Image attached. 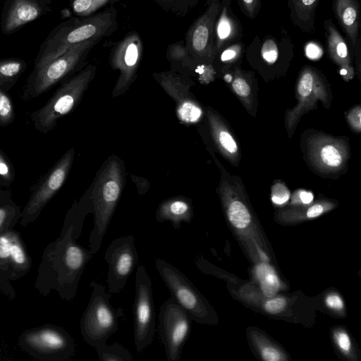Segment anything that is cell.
Here are the masks:
<instances>
[{
  "label": "cell",
  "instance_id": "cell-1",
  "mask_svg": "<svg viewBox=\"0 0 361 361\" xmlns=\"http://www.w3.org/2000/svg\"><path fill=\"white\" fill-rule=\"evenodd\" d=\"M117 14V10L110 6L103 11L60 23L41 45L35 68L59 57L74 45L89 40L100 41L112 35L118 28Z\"/></svg>",
  "mask_w": 361,
  "mask_h": 361
},
{
  "label": "cell",
  "instance_id": "cell-2",
  "mask_svg": "<svg viewBox=\"0 0 361 361\" xmlns=\"http://www.w3.org/2000/svg\"><path fill=\"white\" fill-rule=\"evenodd\" d=\"M125 178L124 162L118 156L111 155L103 163L89 188L94 221L89 250L93 255L100 249L121 197Z\"/></svg>",
  "mask_w": 361,
  "mask_h": 361
},
{
  "label": "cell",
  "instance_id": "cell-3",
  "mask_svg": "<svg viewBox=\"0 0 361 361\" xmlns=\"http://www.w3.org/2000/svg\"><path fill=\"white\" fill-rule=\"evenodd\" d=\"M96 71L95 65L88 64L66 81L42 107L31 114L34 127L43 133L52 130L60 118L79 104Z\"/></svg>",
  "mask_w": 361,
  "mask_h": 361
},
{
  "label": "cell",
  "instance_id": "cell-4",
  "mask_svg": "<svg viewBox=\"0 0 361 361\" xmlns=\"http://www.w3.org/2000/svg\"><path fill=\"white\" fill-rule=\"evenodd\" d=\"M90 301L81 319V333L84 340L94 348L105 343L118 329L121 308L115 309L110 302V293L100 283L92 281Z\"/></svg>",
  "mask_w": 361,
  "mask_h": 361
},
{
  "label": "cell",
  "instance_id": "cell-5",
  "mask_svg": "<svg viewBox=\"0 0 361 361\" xmlns=\"http://www.w3.org/2000/svg\"><path fill=\"white\" fill-rule=\"evenodd\" d=\"M99 40H89L73 46L47 64L34 68L24 91V98L39 96L66 76L82 68L92 49Z\"/></svg>",
  "mask_w": 361,
  "mask_h": 361
},
{
  "label": "cell",
  "instance_id": "cell-6",
  "mask_svg": "<svg viewBox=\"0 0 361 361\" xmlns=\"http://www.w3.org/2000/svg\"><path fill=\"white\" fill-rule=\"evenodd\" d=\"M133 305L134 344L137 353L152 343L155 332V308L152 285L145 267L136 269Z\"/></svg>",
  "mask_w": 361,
  "mask_h": 361
},
{
  "label": "cell",
  "instance_id": "cell-7",
  "mask_svg": "<svg viewBox=\"0 0 361 361\" xmlns=\"http://www.w3.org/2000/svg\"><path fill=\"white\" fill-rule=\"evenodd\" d=\"M155 267L168 288L171 298L187 312L192 320L203 322L209 310L204 299L188 277L173 264L158 258Z\"/></svg>",
  "mask_w": 361,
  "mask_h": 361
},
{
  "label": "cell",
  "instance_id": "cell-8",
  "mask_svg": "<svg viewBox=\"0 0 361 361\" xmlns=\"http://www.w3.org/2000/svg\"><path fill=\"white\" fill-rule=\"evenodd\" d=\"M221 0H207L204 11L188 27L184 42L188 54L197 64H210L215 51V23Z\"/></svg>",
  "mask_w": 361,
  "mask_h": 361
},
{
  "label": "cell",
  "instance_id": "cell-9",
  "mask_svg": "<svg viewBox=\"0 0 361 361\" xmlns=\"http://www.w3.org/2000/svg\"><path fill=\"white\" fill-rule=\"evenodd\" d=\"M143 54L142 38L135 30L130 31L114 43L109 54V64L119 75L112 92L113 98L123 94L137 78Z\"/></svg>",
  "mask_w": 361,
  "mask_h": 361
},
{
  "label": "cell",
  "instance_id": "cell-10",
  "mask_svg": "<svg viewBox=\"0 0 361 361\" xmlns=\"http://www.w3.org/2000/svg\"><path fill=\"white\" fill-rule=\"evenodd\" d=\"M192 319L171 298L161 306L159 334L167 361H179L182 350L191 330Z\"/></svg>",
  "mask_w": 361,
  "mask_h": 361
},
{
  "label": "cell",
  "instance_id": "cell-11",
  "mask_svg": "<svg viewBox=\"0 0 361 361\" xmlns=\"http://www.w3.org/2000/svg\"><path fill=\"white\" fill-rule=\"evenodd\" d=\"M104 259L109 267L107 291L112 294L119 293L139 260L134 236L129 235L113 240L106 250Z\"/></svg>",
  "mask_w": 361,
  "mask_h": 361
},
{
  "label": "cell",
  "instance_id": "cell-12",
  "mask_svg": "<svg viewBox=\"0 0 361 361\" xmlns=\"http://www.w3.org/2000/svg\"><path fill=\"white\" fill-rule=\"evenodd\" d=\"M153 78L176 102L178 120L184 124L197 122L202 111L190 92L191 80L188 75L173 71L152 73Z\"/></svg>",
  "mask_w": 361,
  "mask_h": 361
},
{
  "label": "cell",
  "instance_id": "cell-13",
  "mask_svg": "<svg viewBox=\"0 0 361 361\" xmlns=\"http://www.w3.org/2000/svg\"><path fill=\"white\" fill-rule=\"evenodd\" d=\"M60 250L59 265L61 281L65 296L73 297L79 280L87 262L93 255L73 240L74 227L71 225Z\"/></svg>",
  "mask_w": 361,
  "mask_h": 361
},
{
  "label": "cell",
  "instance_id": "cell-14",
  "mask_svg": "<svg viewBox=\"0 0 361 361\" xmlns=\"http://www.w3.org/2000/svg\"><path fill=\"white\" fill-rule=\"evenodd\" d=\"M74 156V149H68L47 173L26 205V217H34L61 189L71 169Z\"/></svg>",
  "mask_w": 361,
  "mask_h": 361
},
{
  "label": "cell",
  "instance_id": "cell-15",
  "mask_svg": "<svg viewBox=\"0 0 361 361\" xmlns=\"http://www.w3.org/2000/svg\"><path fill=\"white\" fill-rule=\"evenodd\" d=\"M215 51L217 54L242 36V28L231 8V0H221L215 23Z\"/></svg>",
  "mask_w": 361,
  "mask_h": 361
},
{
  "label": "cell",
  "instance_id": "cell-16",
  "mask_svg": "<svg viewBox=\"0 0 361 361\" xmlns=\"http://www.w3.org/2000/svg\"><path fill=\"white\" fill-rule=\"evenodd\" d=\"M44 13L42 5L36 0H12L3 20L5 34L15 32Z\"/></svg>",
  "mask_w": 361,
  "mask_h": 361
},
{
  "label": "cell",
  "instance_id": "cell-17",
  "mask_svg": "<svg viewBox=\"0 0 361 361\" xmlns=\"http://www.w3.org/2000/svg\"><path fill=\"white\" fill-rule=\"evenodd\" d=\"M193 216L191 200L183 195H176L162 201L155 213L159 222L170 221L175 229L180 228L181 223H190Z\"/></svg>",
  "mask_w": 361,
  "mask_h": 361
},
{
  "label": "cell",
  "instance_id": "cell-18",
  "mask_svg": "<svg viewBox=\"0 0 361 361\" xmlns=\"http://www.w3.org/2000/svg\"><path fill=\"white\" fill-rule=\"evenodd\" d=\"M333 8L343 30L355 47L359 34L360 6L357 0H334Z\"/></svg>",
  "mask_w": 361,
  "mask_h": 361
},
{
  "label": "cell",
  "instance_id": "cell-19",
  "mask_svg": "<svg viewBox=\"0 0 361 361\" xmlns=\"http://www.w3.org/2000/svg\"><path fill=\"white\" fill-rule=\"evenodd\" d=\"M34 346L71 356L74 344L68 335L61 331L46 329L32 335L29 339Z\"/></svg>",
  "mask_w": 361,
  "mask_h": 361
},
{
  "label": "cell",
  "instance_id": "cell-20",
  "mask_svg": "<svg viewBox=\"0 0 361 361\" xmlns=\"http://www.w3.org/2000/svg\"><path fill=\"white\" fill-rule=\"evenodd\" d=\"M318 1L289 0L288 1L291 19L303 31L310 32L314 28Z\"/></svg>",
  "mask_w": 361,
  "mask_h": 361
},
{
  "label": "cell",
  "instance_id": "cell-21",
  "mask_svg": "<svg viewBox=\"0 0 361 361\" xmlns=\"http://www.w3.org/2000/svg\"><path fill=\"white\" fill-rule=\"evenodd\" d=\"M166 56L171 64V70L182 75H190L197 65L190 56L184 39L170 44Z\"/></svg>",
  "mask_w": 361,
  "mask_h": 361
},
{
  "label": "cell",
  "instance_id": "cell-22",
  "mask_svg": "<svg viewBox=\"0 0 361 361\" xmlns=\"http://www.w3.org/2000/svg\"><path fill=\"white\" fill-rule=\"evenodd\" d=\"M324 28L329 56L337 63L348 65L350 59L347 44L331 18L324 22Z\"/></svg>",
  "mask_w": 361,
  "mask_h": 361
},
{
  "label": "cell",
  "instance_id": "cell-23",
  "mask_svg": "<svg viewBox=\"0 0 361 361\" xmlns=\"http://www.w3.org/2000/svg\"><path fill=\"white\" fill-rule=\"evenodd\" d=\"M256 275L266 296L274 295L280 288L279 279L274 269L269 265L259 264L256 268Z\"/></svg>",
  "mask_w": 361,
  "mask_h": 361
},
{
  "label": "cell",
  "instance_id": "cell-24",
  "mask_svg": "<svg viewBox=\"0 0 361 361\" xmlns=\"http://www.w3.org/2000/svg\"><path fill=\"white\" fill-rule=\"evenodd\" d=\"M99 361H132V354L122 345L116 343L107 345L106 343L94 348Z\"/></svg>",
  "mask_w": 361,
  "mask_h": 361
},
{
  "label": "cell",
  "instance_id": "cell-25",
  "mask_svg": "<svg viewBox=\"0 0 361 361\" xmlns=\"http://www.w3.org/2000/svg\"><path fill=\"white\" fill-rule=\"evenodd\" d=\"M164 11L184 18L201 0H153Z\"/></svg>",
  "mask_w": 361,
  "mask_h": 361
},
{
  "label": "cell",
  "instance_id": "cell-26",
  "mask_svg": "<svg viewBox=\"0 0 361 361\" xmlns=\"http://www.w3.org/2000/svg\"><path fill=\"white\" fill-rule=\"evenodd\" d=\"M25 67V62L19 59L0 60V85L16 79Z\"/></svg>",
  "mask_w": 361,
  "mask_h": 361
},
{
  "label": "cell",
  "instance_id": "cell-27",
  "mask_svg": "<svg viewBox=\"0 0 361 361\" xmlns=\"http://www.w3.org/2000/svg\"><path fill=\"white\" fill-rule=\"evenodd\" d=\"M231 223L238 228H244L250 223V214L246 207L239 201H233L228 209Z\"/></svg>",
  "mask_w": 361,
  "mask_h": 361
},
{
  "label": "cell",
  "instance_id": "cell-28",
  "mask_svg": "<svg viewBox=\"0 0 361 361\" xmlns=\"http://www.w3.org/2000/svg\"><path fill=\"white\" fill-rule=\"evenodd\" d=\"M13 102L8 94L0 87V125L3 127L11 123L14 119Z\"/></svg>",
  "mask_w": 361,
  "mask_h": 361
},
{
  "label": "cell",
  "instance_id": "cell-29",
  "mask_svg": "<svg viewBox=\"0 0 361 361\" xmlns=\"http://www.w3.org/2000/svg\"><path fill=\"white\" fill-rule=\"evenodd\" d=\"M71 7L78 17L90 16L99 10L93 0H72Z\"/></svg>",
  "mask_w": 361,
  "mask_h": 361
},
{
  "label": "cell",
  "instance_id": "cell-30",
  "mask_svg": "<svg viewBox=\"0 0 361 361\" xmlns=\"http://www.w3.org/2000/svg\"><path fill=\"white\" fill-rule=\"evenodd\" d=\"M321 158L329 166H338L342 162L341 154L332 145H326L322 149Z\"/></svg>",
  "mask_w": 361,
  "mask_h": 361
},
{
  "label": "cell",
  "instance_id": "cell-31",
  "mask_svg": "<svg viewBox=\"0 0 361 361\" xmlns=\"http://www.w3.org/2000/svg\"><path fill=\"white\" fill-rule=\"evenodd\" d=\"M314 84V75L310 71H306L302 75L299 84L298 92L300 96L306 97L311 94Z\"/></svg>",
  "mask_w": 361,
  "mask_h": 361
},
{
  "label": "cell",
  "instance_id": "cell-32",
  "mask_svg": "<svg viewBox=\"0 0 361 361\" xmlns=\"http://www.w3.org/2000/svg\"><path fill=\"white\" fill-rule=\"evenodd\" d=\"M243 48V44L238 42L229 45L222 50L221 53V61L223 62L233 61L240 55Z\"/></svg>",
  "mask_w": 361,
  "mask_h": 361
},
{
  "label": "cell",
  "instance_id": "cell-33",
  "mask_svg": "<svg viewBox=\"0 0 361 361\" xmlns=\"http://www.w3.org/2000/svg\"><path fill=\"white\" fill-rule=\"evenodd\" d=\"M10 258L16 265H23L26 262L25 252L18 242L12 240L10 247Z\"/></svg>",
  "mask_w": 361,
  "mask_h": 361
},
{
  "label": "cell",
  "instance_id": "cell-34",
  "mask_svg": "<svg viewBox=\"0 0 361 361\" xmlns=\"http://www.w3.org/2000/svg\"><path fill=\"white\" fill-rule=\"evenodd\" d=\"M263 59L269 63H273L277 59L278 51L276 43L273 39L267 40L262 49Z\"/></svg>",
  "mask_w": 361,
  "mask_h": 361
},
{
  "label": "cell",
  "instance_id": "cell-35",
  "mask_svg": "<svg viewBox=\"0 0 361 361\" xmlns=\"http://www.w3.org/2000/svg\"><path fill=\"white\" fill-rule=\"evenodd\" d=\"M240 8L244 13L251 19L257 16L260 6L261 0H240Z\"/></svg>",
  "mask_w": 361,
  "mask_h": 361
},
{
  "label": "cell",
  "instance_id": "cell-36",
  "mask_svg": "<svg viewBox=\"0 0 361 361\" xmlns=\"http://www.w3.org/2000/svg\"><path fill=\"white\" fill-rule=\"evenodd\" d=\"M218 140L224 149L230 153H235L238 147L233 137L226 131H220L218 135Z\"/></svg>",
  "mask_w": 361,
  "mask_h": 361
},
{
  "label": "cell",
  "instance_id": "cell-37",
  "mask_svg": "<svg viewBox=\"0 0 361 361\" xmlns=\"http://www.w3.org/2000/svg\"><path fill=\"white\" fill-rule=\"evenodd\" d=\"M289 196L288 189L283 185L277 184L273 189L271 200L275 204H282L288 200Z\"/></svg>",
  "mask_w": 361,
  "mask_h": 361
},
{
  "label": "cell",
  "instance_id": "cell-38",
  "mask_svg": "<svg viewBox=\"0 0 361 361\" xmlns=\"http://www.w3.org/2000/svg\"><path fill=\"white\" fill-rule=\"evenodd\" d=\"M0 177L6 181H11L13 171L11 164L0 150Z\"/></svg>",
  "mask_w": 361,
  "mask_h": 361
},
{
  "label": "cell",
  "instance_id": "cell-39",
  "mask_svg": "<svg viewBox=\"0 0 361 361\" xmlns=\"http://www.w3.org/2000/svg\"><path fill=\"white\" fill-rule=\"evenodd\" d=\"M286 305V301L283 298H276L268 300L264 304L267 312L271 314H277L281 312Z\"/></svg>",
  "mask_w": 361,
  "mask_h": 361
},
{
  "label": "cell",
  "instance_id": "cell-40",
  "mask_svg": "<svg viewBox=\"0 0 361 361\" xmlns=\"http://www.w3.org/2000/svg\"><path fill=\"white\" fill-rule=\"evenodd\" d=\"M233 89L240 97H247L250 92L248 84L242 78H236L233 80Z\"/></svg>",
  "mask_w": 361,
  "mask_h": 361
},
{
  "label": "cell",
  "instance_id": "cell-41",
  "mask_svg": "<svg viewBox=\"0 0 361 361\" xmlns=\"http://www.w3.org/2000/svg\"><path fill=\"white\" fill-rule=\"evenodd\" d=\"M12 240L6 235H0V259L10 258V247Z\"/></svg>",
  "mask_w": 361,
  "mask_h": 361
},
{
  "label": "cell",
  "instance_id": "cell-42",
  "mask_svg": "<svg viewBox=\"0 0 361 361\" xmlns=\"http://www.w3.org/2000/svg\"><path fill=\"white\" fill-rule=\"evenodd\" d=\"M322 49L314 43H309L305 47V54L309 59H318L322 55Z\"/></svg>",
  "mask_w": 361,
  "mask_h": 361
},
{
  "label": "cell",
  "instance_id": "cell-43",
  "mask_svg": "<svg viewBox=\"0 0 361 361\" xmlns=\"http://www.w3.org/2000/svg\"><path fill=\"white\" fill-rule=\"evenodd\" d=\"M130 176L137 187L138 193L140 195L145 194L149 188V181L145 178L137 177L132 174H130Z\"/></svg>",
  "mask_w": 361,
  "mask_h": 361
},
{
  "label": "cell",
  "instance_id": "cell-44",
  "mask_svg": "<svg viewBox=\"0 0 361 361\" xmlns=\"http://www.w3.org/2000/svg\"><path fill=\"white\" fill-rule=\"evenodd\" d=\"M325 301L326 305L331 309L340 310L343 307V302L342 299L336 294L329 295L326 297Z\"/></svg>",
  "mask_w": 361,
  "mask_h": 361
},
{
  "label": "cell",
  "instance_id": "cell-45",
  "mask_svg": "<svg viewBox=\"0 0 361 361\" xmlns=\"http://www.w3.org/2000/svg\"><path fill=\"white\" fill-rule=\"evenodd\" d=\"M262 357L267 361H278L281 359L280 353L271 347H266L262 352Z\"/></svg>",
  "mask_w": 361,
  "mask_h": 361
},
{
  "label": "cell",
  "instance_id": "cell-46",
  "mask_svg": "<svg viewBox=\"0 0 361 361\" xmlns=\"http://www.w3.org/2000/svg\"><path fill=\"white\" fill-rule=\"evenodd\" d=\"M336 341L340 348L348 352L350 348V341L348 335L345 332H339L336 334Z\"/></svg>",
  "mask_w": 361,
  "mask_h": 361
},
{
  "label": "cell",
  "instance_id": "cell-47",
  "mask_svg": "<svg viewBox=\"0 0 361 361\" xmlns=\"http://www.w3.org/2000/svg\"><path fill=\"white\" fill-rule=\"evenodd\" d=\"M324 208L320 204H314L310 207L307 212V216L309 218H314L319 216L323 212Z\"/></svg>",
  "mask_w": 361,
  "mask_h": 361
},
{
  "label": "cell",
  "instance_id": "cell-48",
  "mask_svg": "<svg viewBox=\"0 0 361 361\" xmlns=\"http://www.w3.org/2000/svg\"><path fill=\"white\" fill-rule=\"evenodd\" d=\"M300 198L302 203L310 204L313 200L314 196L312 192L307 191H301Z\"/></svg>",
  "mask_w": 361,
  "mask_h": 361
},
{
  "label": "cell",
  "instance_id": "cell-49",
  "mask_svg": "<svg viewBox=\"0 0 361 361\" xmlns=\"http://www.w3.org/2000/svg\"><path fill=\"white\" fill-rule=\"evenodd\" d=\"M98 9L106 6H113V5L120 0H93Z\"/></svg>",
  "mask_w": 361,
  "mask_h": 361
},
{
  "label": "cell",
  "instance_id": "cell-50",
  "mask_svg": "<svg viewBox=\"0 0 361 361\" xmlns=\"http://www.w3.org/2000/svg\"><path fill=\"white\" fill-rule=\"evenodd\" d=\"M10 209L7 207H0V228L9 214Z\"/></svg>",
  "mask_w": 361,
  "mask_h": 361
},
{
  "label": "cell",
  "instance_id": "cell-51",
  "mask_svg": "<svg viewBox=\"0 0 361 361\" xmlns=\"http://www.w3.org/2000/svg\"><path fill=\"white\" fill-rule=\"evenodd\" d=\"M224 80L226 82H230L232 80V76L230 74H226L224 75Z\"/></svg>",
  "mask_w": 361,
  "mask_h": 361
},
{
  "label": "cell",
  "instance_id": "cell-52",
  "mask_svg": "<svg viewBox=\"0 0 361 361\" xmlns=\"http://www.w3.org/2000/svg\"><path fill=\"white\" fill-rule=\"evenodd\" d=\"M347 70L344 68H342L340 71L341 74L344 75H346L347 74Z\"/></svg>",
  "mask_w": 361,
  "mask_h": 361
},
{
  "label": "cell",
  "instance_id": "cell-53",
  "mask_svg": "<svg viewBox=\"0 0 361 361\" xmlns=\"http://www.w3.org/2000/svg\"><path fill=\"white\" fill-rule=\"evenodd\" d=\"M44 1H50L51 0H44Z\"/></svg>",
  "mask_w": 361,
  "mask_h": 361
}]
</instances>
